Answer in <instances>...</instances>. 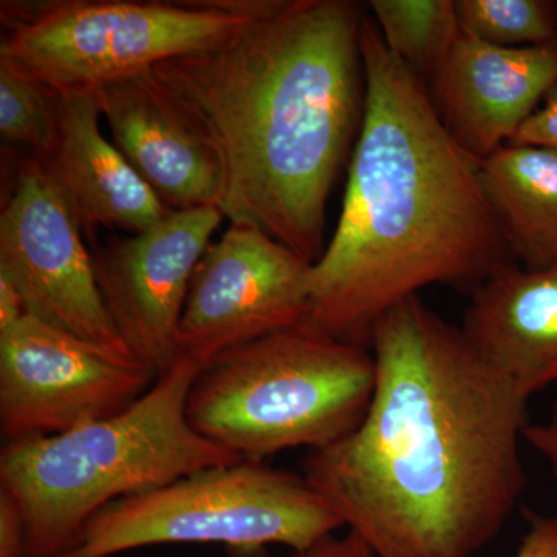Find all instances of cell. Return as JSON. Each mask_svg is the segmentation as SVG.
<instances>
[{"instance_id": "6", "label": "cell", "mask_w": 557, "mask_h": 557, "mask_svg": "<svg viewBox=\"0 0 557 557\" xmlns=\"http://www.w3.org/2000/svg\"><path fill=\"white\" fill-rule=\"evenodd\" d=\"M267 0H3L0 65L57 97L95 94L222 42Z\"/></svg>"}, {"instance_id": "1", "label": "cell", "mask_w": 557, "mask_h": 557, "mask_svg": "<svg viewBox=\"0 0 557 557\" xmlns=\"http://www.w3.org/2000/svg\"><path fill=\"white\" fill-rule=\"evenodd\" d=\"M376 381L364 420L309 450L304 478L375 557H471L527 486L528 401L418 296L373 327Z\"/></svg>"}, {"instance_id": "16", "label": "cell", "mask_w": 557, "mask_h": 557, "mask_svg": "<svg viewBox=\"0 0 557 557\" xmlns=\"http://www.w3.org/2000/svg\"><path fill=\"white\" fill-rule=\"evenodd\" d=\"M479 171L512 260L531 271L557 265V150L505 143Z\"/></svg>"}, {"instance_id": "17", "label": "cell", "mask_w": 557, "mask_h": 557, "mask_svg": "<svg viewBox=\"0 0 557 557\" xmlns=\"http://www.w3.org/2000/svg\"><path fill=\"white\" fill-rule=\"evenodd\" d=\"M369 10L388 51L429 87L461 33L456 0H372Z\"/></svg>"}, {"instance_id": "19", "label": "cell", "mask_w": 557, "mask_h": 557, "mask_svg": "<svg viewBox=\"0 0 557 557\" xmlns=\"http://www.w3.org/2000/svg\"><path fill=\"white\" fill-rule=\"evenodd\" d=\"M60 97L38 81L0 65V135L3 141L27 146L44 160L57 141Z\"/></svg>"}, {"instance_id": "5", "label": "cell", "mask_w": 557, "mask_h": 557, "mask_svg": "<svg viewBox=\"0 0 557 557\" xmlns=\"http://www.w3.org/2000/svg\"><path fill=\"white\" fill-rule=\"evenodd\" d=\"M375 358L310 322L230 348L197 373L186 413L205 438L244 460L324 448L364 420Z\"/></svg>"}, {"instance_id": "15", "label": "cell", "mask_w": 557, "mask_h": 557, "mask_svg": "<svg viewBox=\"0 0 557 557\" xmlns=\"http://www.w3.org/2000/svg\"><path fill=\"white\" fill-rule=\"evenodd\" d=\"M461 330L523 397L557 383V265L502 267L472 292Z\"/></svg>"}, {"instance_id": "10", "label": "cell", "mask_w": 557, "mask_h": 557, "mask_svg": "<svg viewBox=\"0 0 557 557\" xmlns=\"http://www.w3.org/2000/svg\"><path fill=\"white\" fill-rule=\"evenodd\" d=\"M311 267L263 231L231 225L194 271L177 361L203 368L230 348L306 322Z\"/></svg>"}, {"instance_id": "25", "label": "cell", "mask_w": 557, "mask_h": 557, "mask_svg": "<svg viewBox=\"0 0 557 557\" xmlns=\"http://www.w3.org/2000/svg\"><path fill=\"white\" fill-rule=\"evenodd\" d=\"M25 317H28V310L20 289L0 274V333L9 332Z\"/></svg>"}, {"instance_id": "23", "label": "cell", "mask_w": 557, "mask_h": 557, "mask_svg": "<svg viewBox=\"0 0 557 557\" xmlns=\"http://www.w3.org/2000/svg\"><path fill=\"white\" fill-rule=\"evenodd\" d=\"M292 557H375L369 545L354 531H347L344 536L322 539L310 548L293 553Z\"/></svg>"}, {"instance_id": "20", "label": "cell", "mask_w": 557, "mask_h": 557, "mask_svg": "<svg viewBox=\"0 0 557 557\" xmlns=\"http://www.w3.org/2000/svg\"><path fill=\"white\" fill-rule=\"evenodd\" d=\"M509 143L557 150V83Z\"/></svg>"}, {"instance_id": "7", "label": "cell", "mask_w": 557, "mask_h": 557, "mask_svg": "<svg viewBox=\"0 0 557 557\" xmlns=\"http://www.w3.org/2000/svg\"><path fill=\"white\" fill-rule=\"evenodd\" d=\"M304 475L240 460L115 502L60 557H112L172 544H219L244 557L270 545L293 553L343 528Z\"/></svg>"}, {"instance_id": "12", "label": "cell", "mask_w": 557, "mask_h": 557, "mask_svg": "<svg viewBox=\"0 0 557 557\" xmlns=\"http://www.w3.org/2000/svg\"><path fill=\"white\" fill-rule=\"evenodd\" d=\"M557 83V35L500 47L461 30L429 94L440 120L480 161L511 141Z\"/></svg>"}, {"instance_id": "22", "label": "cell", "mask_w": 557, "mask_h": 557, "mask_svg": "<svg viewBox=\"0 0 557 557\" xmlns=\"http://www.w3.org/2000/svg\"><path fill=\"white\" fill-rule=\"evenodd\" d=\"M515 557H557V512L533 516Z\"/></svg>"}, {"instance_id": "21", "label": "cell", "mask_w": 557, "mask_h": 557, "mask_svg": "<svg viewBox=\"0 0 557 557\" xmlns=\"http://www.w3.org/2000/svg\"><path fill=\"white\" fill-rule=\"evenodd\" d=\"M0 557H28L27 527L20 508L0 491Z\"/></svg>"}, {"instance_id": "8", "label": "cell", "mask_w": 557, "mask_h": 557, "mask_svg": "<svg viewBox=\"0 0 557 557\" xmlns=\"http://www.w3.org/2000/svg\"><path fill=\"white\" fill-rule=\"evenodd\" d=\"M157 379L139 359L28 314L0 333V434L5 443L49 437L116 416Z\"/></svg>"}, {"instance_id": "4", "label": "cell", "mask_w": 557, "mask_h": 557, "mask_svg": "<svg viewBox=\"0 0 557 557\" xmlns=\"http://www.w3.org/2000/svg\"><path fill=\"white\" fill-rule=\"evenodd\" d=\"M200 369L178 359L116 416L5 443L0 491L24 518L28 557H60L86 523L115 502L244 460L190 426L186 403Z\"/></svg>"}, {"instance_id": "2", "label": "cell", "mask_w": 557, "mask_h": 557, "mask_svg": "<svg viewBox=\"0 0 557 557\" xmlns=\"http://www.w3.org/2000/svg\"><path fill=\"white\" fill-rule=\"evenodd\" d=\"M364 16L351 0H267L222 42L150 70L218 153L225 219L310 263L364 116Z\"/></svg>"}, {"instance_id": "9", "label": "cell", "mask_w": 557, "mask_h": 557, "mask_svg": "<svg viewBox=\"0 0 557 557\" xmlns=\"http://www.w3.org/2000/svg\"><path fill=\"white\" fill-rule=\"evenodd\" d=\"M0 274L20 289L33 318L134 357L106 307L81 222L35 157L22 161L0 214Z\"/></svg>"}, {"instance_id": "24", "label": "cell", "mask_w": 557, "mask_h": 557, "mask_svg": "<svg viewBox=\"0 0 557 557\" xmlns=\"http://www.w3.org/2000/svg\"><path fill=\"white\" fill-rule=\"evenodd\" d=\"M523 440L547 461L557 480V401L542 423L528 424Z\"/></svg>"}, {"instance_id": "3", "label": "cell", "mask_w": 557, "mask_h": 557, "mask_svg": "<svg viewBox=\"0 0 557 557\" xmlns=\"http://www.w3.org/2000/svg\"><path fill=\"white\" fill-rule=\"evenodd\" d=\"M366 108L338 225L311 267L310 322L366 347L379 319L432 284L474 292L515 262L479 161L440 120L429 87L361 25Z\"/></svg>"}, {"instance_id": "14", "label": "cell", "mask_w": 557, "mask_h": 557, "mask_svg": "<svg viewBox=\"0 0 557 557\" xmlns=\"http://www.w3.org/2000/svg\"><path fill=\"white\" fill-rule=\"evenodd\" d=\"M95 94L60 97L57 141L38 160L81 223L138 234L170 214L101 132Z\"/></svg>"}, {"instance_id": "18", "label": "cell", "mask_w": 557, "mask_h": 557, "mask_svg": "<svg viewBox=\"0 0 557 557\" xmlns=\"http://www.w3.org/2000/svg\"><path fill=\"white\" fill-rule=\"evenodd\" d=\"M461 30L500 47H528L557 35L556 0H456Z\"/></svg>"}, {"instance_id": "11", "label": "cell", "mask_w": 557, "mask_h": 557, "mask_svg": "<svg viewBox=\"0 0 557 557\" xmlns=\"http://www.w3.org/2000/svg\"><path fill=\"white\" fill-rule=\"evenodd\" d=\"M223 219L218 207L170 212L150 228L91 255L121 339L159 376L177 361L190 281Z\"/></svg>"}, {"instance_id": "13", "label": "cell", "mask_w": 557, "mask_h": 557, "mask_svg": "<svg viewBox=\"0 0 557 557\" xmlns=\"http://www.w3.org/2000/svg\"><path fill=\"white\" fill-rule=\"evenodd\" d=\"M97 97L113 145L164 207L219 208L218 153L152 72L109 84Z\"/></svg>"}]
</instances>
